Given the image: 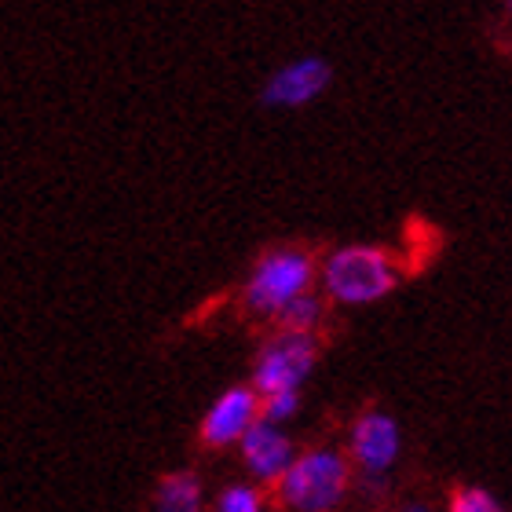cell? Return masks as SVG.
Masks as SVG:
<instances>
[{
	"label": "cell",
	"instance_id": "1",
	"mask_svg": "<svg viewBox=\"0 0 512 512\" xmlns=\"http://www.w3.org/2000/svg\"><path fill=\"white\" fill-rule=\"evenodd\" d=\"M355 487L348 454L337 447L300 450L289 472L271 487V502L282 512H337Z\"/></svg>",
	"mask_w": 512,
	"mask_h": 512
},
{
	"label": "cell",
	"instance_id": "2",
	"mask_svg": "<svg viewBox=\"0 0 512 512\" xmlns=\"http://www.w3.org/2000/svg\"><path fill=\"white\" fill-rule=\"evenodd\" d=\"M319 286V260L300 246H275L256 256L242 286V308L253 319L275 322L293 300Z\"/></svg>",
	"mask_w": 512,
	"mask_h": 512
},
{
	"label": "cell",
	"instance_id": "3",
	"mask_svg": "<svg viewBox=\"0 0 512 512\" xmlns=\"http://www.w3.org/2000/svg\"><path fill=\"white\" fill-rule=\"evenodd\" d=\"M399 286V264L381 246H341L319 260V293L341 308H366Z\"/></svg>",
	"mask_w": 512,
	"mask_h": 512
},
{
	"label": "cell",
	"instance_id": "4",
	"mask_svg": "<svg viewBox=\"0 0 512 512\" xmlns=\"http://www.w3.org/2000/svg\"><path fill=\"white\" fill-rule=\"evenodd\" d=\"M348 461H352L355 483H363L366 491L388 487V476L395 472L403 458V425L388 410H363L348 428Z\"/></svg>",
	"mask_w": 512,
	"mask_h": 512
},
{
	"label": "cell",
	"instance_id": "5",
	"mask_svg": "<svg viewBox=\"0 0 512 512\" xmlns=\"http://www.w3.org/2000/svg\"><path fill=\"white\" fill-rule=\"evenodd\" d=\"M319 363V337H297V333H271L253 359V374H249V388L260 399L264 395H282V392H300L304 381L315 374Z\"/></svg>",
	"mask_w": 512,
	"mask_h": 512
},
{
	"label": "cell",
	"instance_id": "6",
	"mask_svg": "<svg viewBox=\"0 0 512 512\" xmlns=\"http://www.w3.org/2000/svg\"><path fill=\"white\" fill-rule=\"evenodd\" d=\"M235 450H238V458H242V469H246L249 483L264 487V491H271V487L286 476L289 465H293L300 454L293 436H289V428L271 425L264 417L249 428Z\"/></svg>",
	"mask_w": 512,
	"mask_h": 512
},
{
	"label": "cell",
	"instance_id": "7",
	"mask_svg": "<svg viewBox=\"0 0 512 512\" xmlns=\"http://www.w3.org/2000/svg\"><path fill=\"white\" fill-rule=\"evenodd\" d=\"M256 421H260V395L249 384H231L227 392H220L209 403L202 425H198V439L209 450L238 447Z\"/></svg>",
	"mask_w": 512,
	"mask_h": 512
},
{
	"label": "cell",
	"instance_id": "8",
	"mask_svg": "<svg viewBox=\"0 0 512 512\" xmlns=\"http://www.w3.org/2000/svg\"><path fill=\"white\" fill-rule=\"evenodd\" d=\"M330 81L333 66L319 55H304V59L278 66L275 74L267 77L264 88H260V103L271 110H300L315 103L330 88Z\"/></svg>",
	"mask_w": 512,
	"mask_h": 512
},
{
	"label": "cell",
	"instance_id": "9",
	"mask_svg": "<svg viewBox=\"0 0 512 512\" xmlns=\"http://www.w3.org/2000/svg\"><path fill=\"white\" fill-rule=\"evenodd\" d=\"M154 512H209L205 502V483L194 469L165 472L154 487Z\"/></svg>",
	"mask_w": 512,
	"mask_h": 512
},
{
	"label": "cell",
	"instance_id": "10",
	"mask_svg": "<svg viewBox=\"0 0 512 512\" xmlns=\"http://www.w3.org/2000/svg\"><path fill=\"white\" fill-rule=\"evenodd\" d=\"M322 322H326V300L322 293H308V297L293 300L271 326L278 333H297V337H319Z\"/></svg>",
	"mask_w": 512,
	"mask_h": 512
},
{
	"label": "cell",
	"instance_id": "11",
	"mask_svg": "<svg viewBox=\"0 0 512 512\" xmlns=\"http://www.w3.org/2000/svg\"><path fill=\"white\" fill-rule=\"evenodd\" d=\"M209 512H271V494L249 480L227 483V487L216 491Z\"/></svg>",
	"mask_w": 512,
	"mask_h": 512
},
{
	"label": "cell",
	"instance_id": "12",
	"mask_svg": "<svg viewBox=\"0 0 512 512\" xmlns=\"http://www.w3.org/2000/svg\"><path fill=\"white\" fill-rule=\"evenodd\" d=\"M443 512H505V505L487 487H458V491H450Z\"/></svg>",
	"mask_w": 512,
	"mask_h": 512
},
{
	"label": "cell",
	"instance_id": "13",
	"mask_svg": "<svg viewBox=\"0 0 512 512\" xmlns=\"http://www.w3.org/2000/svg\"><path fill=\"white\" fill-rule=\"evenodd\" d=\"M297 414H300V392L264 395V399H260V417H264V421H271V425L286 428Z\"/></svg>",
	"mask_w": 512,
	"mask_h": 512
},
{
	"label": "cell",
	"instance_id": "14",
	"mask_svg": "<svg viewBox=\"0 0 512 512\" xmlns=\"http://www.w3.org/2000/svg\"><path fill=\"white\" fill-rule=\"evenodd\" d=\"M395 512H439L436 505H428V502H406V505H399Z\"/></svg>",
	"mask_w": 512,
	"mask_h": 512
}]
</instances>
